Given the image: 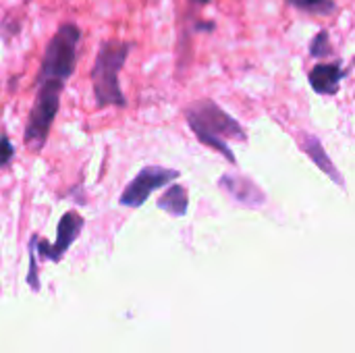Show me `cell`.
I'll return each instance as SVG.
<instances>
[{
    "label": "cell",
    "instance_id": "ba28073f",
    "mask_svg": "<svg viewBox=\"0 0 355 353\" xmlns=\"http://www.w3.org/2000/svg\"><path fill=\"white\" fill-rule=\"evenodd\" d=\"M300 148L306 152V156L322 171L329 175V179L339 185L341 189H345V177L339 173V169L335 166V162L331 160V156L327 154L322 141L314 135V133H300Z\"/></svg>",
    "mask_w": 355,
    "mask_h": 353
},
{
    "label": "cell",
    "instance_id": "4fadbf2b",
    "mask_svg": "<svg viewBox=\"0 0 355 353\" xmlns=\"http://www.w3.org/2000/svg\"><path fill=\"white\" fill-rule=\"evenodd\" d=\"M196 29H198V31H204V29H206V31H210V29H214V23H200Z\"/></svg>",
    "mask_w": 355,
    "mask_h": 353
},
{
    "label": "cell",
    "instance_id": "30bf717a",
    "mask_svg": "<svg viewBox=\"0 0 355 353\" xmlns=\"http://www.w3.org/2000/svg\"><path fill=\"white\" fill-rule=\"evenodd\" d=\"M291 6L308 12V15H320V17H327V15H333L337 12V2L335 0H287Z\"/></svg>",
    "mask_w": 355,
    "mask_h": 353
},
{
    "label": "cell",
    "instance_id": "7c38bea8",
    "mask_svg": "<svg viewBox=\"0 0 355 353\" xmlns=\"http://www.w3.org/2000/svg\"><path fill=\"white\" fill-rule=\"evenodd\" d=\"M12 158H15V144L10 141V137L6 133H2L0 135V166L2 169L10 166Z\"/></svg>",
    "mask_w": 355,
    "mask_h": 353
},
{
    "label": "cell",
    "instance_id": "277c9868",
    "mask_svg": "<svg viewBox=\"0 0 355 353\" xmlns=\"http://www.w3.org/2000/svg\"><path fill=\"white\" fill-rule=\"evenodd\" d=\"M179 177H181V171H177V169H166V166H144V169L127 183V187L121 191L119 204L125 206V208H141V206L150 200V196H152L156 189H160V187H164V185L177 181Z\"/></svg>",
    "mask_w": 355,
    "mask_h": 353
},
{
    "label": "cell",
    "instance_id": "7a4b0ae2",
    "mask_svg": "<svg viewBox=\"0 0 355 353\" xmlns=\"http://www.w3.org/2000/svg\"><path fill=\"white\" fill-rule=\"evenodd\" d=\"M133 50L131 42L125 40H102L98 46V54L94 60V67L89 71L92 79V89L96 98L98 108H125L127 98L121 87V71Z\"/></svg>",
    "mask_w": 355,
    "mask_h": 353
},
{
    "label": "cell",
    "instance_id": "5bb4252c",
    "mask_svg": "<svg viewBox=\"0 0 355 353\" xmlns=\"http://www.w3.org/2000/svg\"><path fill=\"white\" fill-rule=\"evenodd\" d=\"M189 2H193L196 6H206V4H208L210 0H189Z\"/></svg>",
    "mask_w": 355,
    "mask_h": 353
},
{
    "label": "cell",
    "instance_id": "9c48e42d",
    "mask_svg": "<svg viewBox=\"0 0 355 353\" xmlns=\"http://www.w3.org/2000/svg\"><path fill=\"white\" fill-rule=\"evenodd\" d=\"M156 206H158L162 212H166V214H171V216H175V218H183V216L187 214V210H189L187 189H185L181 183H177V181L168 183L166 191L158 198Z\"/></svg>",
    "mask_w": 355,
    "mask_h": 353
},
{
    "label": "cell",
    "instance_id": "3957f363",
    "mask_svg": "<svg viewBox=\"0 0 355 353\" xmlns=\"http://www.w3.org/2000/svg\"><path fill=\"white\" fill-rule=\"evenodd\" d=\"M64 81L37 77L35 81V98L29 110V119L25 123V144L31 152L40 154L48 141L54 119L60 110V98L64 92Z\"/></svg>",
    "mask_w": 355,
    "mask_h": 353
},
{
    "label": "cell",
    "instance_id": "6da1fadb",
    "mask_svg": "<svg viewBox=\"0 0 355 353\" xmlns=\"http://www.w3.org/2000/svg\"><path fill=\"white\" fill-rule=\"evenodd\" d=\"M185 121L198 141L218 154H223L229 164H237V158L229 146V141H248V131L245 127L233 119L225 108H220L214 100L204 98L196 100L187 110H185Z\"/></svg>",
    "mask_w": 355,
    "mask_h": 353
},
{
    "label": "cell",
    "instance_id": "5b68a950",
    "mask_svg": "<svg viewBox=\"0 0 355 353\" xmlns=\"http://www.w3.org/2000/svg\"><path fill=\"white\" fill-rule=\"evenodd\" d=\"M83 225H85V218L75 212V210H69L62 214V218L58 221V229H56V241L50 246L46 241H37V237H33V243L37 248V254L46 260H52V262H58L64 252L73 246V241H77L79 233L83 231Z\"/></svg>",
    "mask_w": 355,
    "mask_h": 353
},
{
    "label": "cell",
    "instance_id": "8992f818",
    "mask_svg": "<svg viewBox=\"0 0 355 353\" xmlns=\"http://www.w3.org/2000/svg\"><path fill=\"white\" fill-rule=\"evenodd\" d=\"M218 187L220 191H225L235 204L243 206V208H262L266 204V193L264 189L252 181L245 175L239 173H225L218 179Z\"/></svg>",
    "mask_w": 355,
    "mask_h": 353
},
{
    "label": "cell",
    "instance_id": "52a82bcc",
    "mask_svg": "<svg viewBox=\"0 0 355 353\" xmlns=\"http://www.w3.org/2000/svg\"><path fill=\"white\" fill-rule=\"evenodd\" d=\"M347 77V69L343 67V60H333V62H318L310 73L308 81L310 87L320 94V96H335L341 89V81Z\"/></svg>",
    "mask_w": 355,
    "mask_h": 353
},
{
    "label": "cell",
    "instance_id": "8fae6325",
    "mask_svg": "<svg viewBox=\"0 0 355 353\" xmlns=\"http://www.w3.org/2000/svg\"><path fill=\"white\" fill-rule=\"evenodd\" d=\"M335 50H333V44H331V35L327 29H320L314 40L310 42V56L312 58H327V56H333Z\"/></svg>",
    "mask_w": 355,
    "mask_h": 353
}]
</instances>
